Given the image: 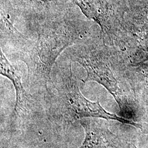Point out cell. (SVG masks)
<instances>
[{
	"label": "cell",
	"instance_id": "5b68a950",
	"mask_svg": "<svg viewBox=\"0 0 148 148\" xmlns=\"http://www.w3.org/2000/svg\"><path fill=\"white\" fill-rule=\"evenodd\" d=\"M79 122L85 133L84 141L79 148H109L116 145L115 135L98 121L85 118Z\"/></svg>",
	"mask_w": 148,
	"mask_h": 148
},
{
	"label": "cell",
	"instance_id": "7a4b0ae2",
	"mask_svg": "<svg viewBox=\"0 0 148 148\" xmlns=\"http://www.w3.org/2000/svg\"><path fill=\"white\" fill-rule=\"evenodd\" d=\"M56 90L59 112L68 121L85 118H99L115 120L143 130L139 123L106 111L99 101H92L86 98L80 92L71 69L69 74L66 75L57 84Z\"/></svg>",
	"mask_w": 148,
	"mask_h": 148
},
{
	"label": "cell",
	"instance_id": "8992f818",
	"mask_svg": "<svg viewBox=\"0 0 148 148\" xmlns=\"http://www.w3.org/2000/svg\"><path fill=\"white\" fill-rule=\"evenodd\" d=\"M33 6L37 7L39 8H49L58 4L59 2H62L63 0H25Z\"/></svg>",
	"mask_w": 148,
	"mask_h": 148
},
{
	"label": "cell",
	"instance_id": "277c9868",
	"mask_svg": "<svg viewBox=\"0 0 148 148\" xmlns=\"http://www.w3.org/2000/svg\"><path fill=\"white\" fill-rule=\"evenodd\" d=\"M1 74L12 82L16 92V104L13 114L14 116H27L32 111V103L25 90L20 73L13 67L1 49Z\"/></svg>",
	"mask_w": 148,
	"mask_h": 148
},
{
	"label": "cell",
	"instance_id": "6da1fadb",
	"mask_svg": "<svg viewBox=\"0 0 148 148\" xmlns=\"http://www.w3.org/2000/svg\"><path fill=\"white\" fill-rule=\"evenodd\" d=\"M25 36L20 34V56L34 79L47 85L56 60L66 48L81 40L84 27L62 18L48 19L32 27Z\"/></svg>",
	"mask_w": 148,
	"mask_h": 148
},
{
	"label": "cell",
	"instance_id": "3957f363",
	"mask_svg": "<svg viewBox=\"0 0 148 148\" xmlns=\"http://www.w3.org/2000/svg\"><path fill=\"white\" fill-rule=\"evenodd\" d=\"M73 60L79 64L87 72L85 82L95 81L103 86L122 106L121 91L113 72L103 60L94 45L84 41L74 48L71 52Z\"/></svg>",
	"mask_w": 148,
	"mask_h": 148
}]
</instances>
